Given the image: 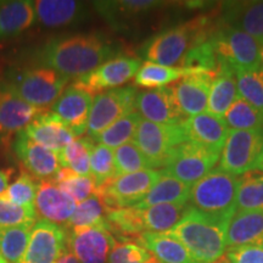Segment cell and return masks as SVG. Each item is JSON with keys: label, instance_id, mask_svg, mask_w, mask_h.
<instances>
[{"label": "cell", "instance_id": "obj_1", "mask_svg": "<svg viewBox=\"0 0 263 263\" xmlns=\"http://www.w3.org/2000/svg\"><path fill=\"white\" fill-rule=\"evenodd\" d=\"M116 42L98 32L74 33L50 38L34 54L37 64L68 78L89 73L108 60L118 58Z\"/></svg>", "mask_w": 263, "mask_h": 263}, {"label": "cell", "instance_id": "obj_2", "mask_svg": "<svg viewBox=\"0 0 263 263\" xmlns=\"http://www.w3.org/2000/svg\"><path fill=\"white\" fill-rule=\"evenodd\" d=\"M218 25L212 16H196L154 35L145 43L141 55L154 64L179 67L185 55L209 41Z\"/></svg>", "mask_w": 263, "mask_h": 263}, {"label": "cell", "instance_id": "obj_3", "mask_svg": "<svg viewBox=\"0 0 263 263\" xmlns=\"http://www.w3.org/2000/svg\"><path fill=\"white\" fill-rule=\"evenodd\" d=\"M229 221L197 211L189 205L183 218L167 234L178 239L196 263H215L227 252Z\"/></svg>", "mask_w": 263, "mask_h": 263}, {"label": "cell", "instance_id": "obj_4", "mask_svg": "<svg viewBox=\"0 0 263 263\" xmlns=\"http://www.w3.org/2000/svg\"><path fill=\"white\" fill-rule=\"evenodd\" d=\"M71 78L41 65L10 68L5 82L22 100L32 106L48 110L67 88Z\"/></svg>", "mask_w": 263, "mask_h": 263}, {"label": "cell", "instance_id": "obj_5", "mask_svg": "<svg viewBox=\"0 0 263 263\" xmlns=\"http://www.w3.org/2000/svg\"><path fill=\"white\" fill-rule=\"evenodd\" d=\"M238 188L239 177L221 168L212 170L193 184L189 205L205 215L230 221L235 215Z\"/></svg>", "mask_w": 263, "mask_h": 263}, {"label": "cell", "instance_id": "obj_6", "mask_svg": "<svg viewBox=\"0 0 263 263\" xmlns=\"http://www.w3.org/2000/svg\"><path fill=\"white\" fill-rule=\"evenodd\" d=\"M218 61L234 71L259 70L262 43L241 29L219 24L210 38Z\"/></svg>", "mask_w": 263, "mask_h": 263}, {"label": "cell", "instance_id": "obj_7", "mask_svg": "<svg viewBox=\"0 0 263 263\" xmlns=\"http://www.w3.org/2000/svg\"><path fill=\"white\" fill-rule=\"evenodd\" d=\"M263 163V130L230 129L219 157L218 168L232 176L261 171Z\"/></svg>", "mask_w": 263, "mask_h": 263}, {"label": "cell", "instance_id": "obj_8", "mask_svg": "<svg viewBox=\"0 0 263 263\" xmlns=\"http://www.w3.org/2000/svg\"><path fill=\"white\" fill-rule=\"evenodd\" d=\"M133 141L157 170L163 168L172 151L186 141V137L182 124H159L141 118Z\"/></svg>", "mask_w": 263, "mask_h": 263}, {"label": "cell", "instance_id": "obj_9", "mask_svg": "<svg viewBox=\"0 0 263 263\" xmlns=\"http://www.w3.org/2000/svg\"><path fill=\"white\" fill-rule=\"evenodd\" d=\"M138 89L134 85L99 93L91 104L87 137L95 141L103 132L132 112H136Z\"/></svg>", "mask_w": 263, "mask_h": 263}, {"label": "cell", "instance_id": "obj_10", "mask_svg": "<svg viewBox=\"0 0 263 263\" xmlns=\"http://www.w3.org/2000/svg\"><path fill=\"white\" fill-rule=\"evenodd\" d=\"M161 176L162 172L157 170H145L117 176L99 186L97 194L101 197L108 212L136 206L149 193Z\"/></svg>", "mask_w": 263, "mask_h": 263}, {"label": "cell", "instance_id": "obj_11", "mask_svg": "<svg viewBox=\"0 0 263 263\" xmlns=\"http://www.w3.org/2000/svg\"><path fill=\"white\" fill-rule=\"evenodd\" d=\"M219 154L186 140L172 151L161 172L193 186L211 172L219 162Z\"/></svg>", "mask_w": 263, "mask_h": 263}, {"label": "cell", "instance_id": "obj_12", "mask_svg": "<svg viewBox=\"0 0 263 263\" xmlns=\"http://www.w3.org/2000/svg\"><path fill=\"white\" fill-rule=\"evenodd\" d=\"M141 66V60L133 57H118L100 65L89 73L74 78L71 84L93 95L94 93L117 89L134 78Z\"/></svg>", "mask_w": 263, "mask_h": 263}, {"label": "cell", "instance_id": "obj_13", "mask_svg": "<svg viewBox=\"0 0 263 263\" xmlns=\"http://www.w3.org/2000/svg\"><path fill=\"white\" fill-rule=\"evenodd\" d=\"M67 230V249L80 263H107L116 239L110 230L100 227L70 228Z\"/></svg>", "mask_w": 263, "mask_h": 263}, {"label": "cell", "instance_id": "obj_14", "mask_svg": "<svg viewBox=\"0 0 263 263\" xmlns=\"http://www.w3.org/2000/svg\"><path fill=\"white\" fill-rule=\"evenodd\" d=\"M66 248L67 230L65 227L41 219L33 226L21 263H57Z\"/></svg>", "mask_w": 263, "mask_h": 263}, {"label": "cell", "instance_id": "obj_15", "mask_svg": "<svg viewBox=\"0 0 263 263\" xmlns=\"http://www.w3.org/2000/svg\"><path fill=\"white\" fill-rule=\"evenodd\" d=\"M12 150L25 171L41 180H51L61 170L58 154L35 143L20 132L15 136Z\"/></svg>", "mask_w": 263, "mask_h": 263}, {"label": "cell", "instance_id": "obj_16", "mask_svg": "<svg viewBox=\"0 0 263 263\" xmlns=\"http://www.w3.org/2000/svg\"><path fill=\"white\" fill-rule=\"evenodd\" d=\"M44 111L48 110L26 103L5 81L0 80V136L3 139L25 130Z\"/></svg>", "mask_w": 263, "mask_h": 263}, {"label": "cell", "instance_id": "obj_17", "mask_svg": "<svg viewBox=\"0 0 263 263\" xmlns=\"http://www.w3.org/2000/svg\"><path fill=\"white\" fill-rule=\"evenodd\" d=\"M91 104L93 95L70 83L52 105L50 111L74 137L80 138L87 132Z\"/></svg>", "mask_w": 263, "mask_h": 263}, {"label": "cell", "instance_id": "obj_18", "mask_svg": "<svg viewBox=\"0 0 263 263\" xmlns=\"http://www.w3.org/2000/svg\"><path fill=\"white\" fill-rule=\"evenodd\" d=\"M136 111L143 120L159 124H182L186 117L180 112L171 87L138 91Z\"/></svg>", "mask_w": 263, "mask_h": 263}, {"label": "cell", "instance_id": "obj_19", "mask_svg": "<svg viewBox=\"0 0 263 263\" xmlns=\"http://www.w3.org/2000/svg\"><path fill=\"white\" fill-rule=\"evenodd\" d=\"M94 8L115 31H126L130 26L145 20L153 12L164 8L166 3L154 0H121L97 2Z\"/></svg>", "mask_w": 263, "mask_h": 263}, {"label": "cell", "instance_id": "obj_20", "mask_svg": "<svg viewBox=\"0 0 263 263\" xmlns=\"http://www.w3.org/2000/svg\"><path fill=\"white\" fill-rule=\"evenodd\" d=\"M217 73L193 71L171 87L180 112L184 116H195L207 108L211 85Z\"/></svg>", "mask_w": 263, "mask_h": 263}, {"label": "cell", "instance_id": "obj_21", "mask_svg": "<svg viewBox=\"0 0 263 263\" xmlns=\"http://www.w3.org/2000/svg\"><path fill=\"white\" fill-rule=\"evenodd\" d=\"M76 201L51 180H39L34 209L42 221L65 227L73 215Z\"/></svg>", "mask_w": 263, "mask_h": 263}, {"label": "cell", "instance_id": "obj_22", "mask_svg": "<svg viewBox=\"0 0 263 263\" xmlns=\"http://www.w3.org/2000/svg\"><path fill=\"white\" fill-rule=\"evenodd\" d=\"M182 127L186 140L221 155L229 134V128L223 118L207 112L200 114L186 117Z\"/></svg>", "mask_w": 263, "mask_h": 263}, {"label": "cell", "instance_id": "obj_23", "mask_svg": "<svg viewBox=\"0 0 263 263\" xmlns=\"http://www.w3.org/2000/svg\"><path fill=\"white\" fill-rule=\"evenodd\" d=\"M22 132L29 139L54 151L58 155L76 139L73 133L51 111H44L39 115Z\"/></svg>", "mask_w": 263, "mask_h": 263}, {"label": "cell", "instance_id": "obj_24", "mask_svg": "<svg viewBox=\"0 0 263 263\" xmlns=\"http://www.w3.org/2000/svg\"><path fill=\"white\" fill-rule=\"evenodd\" d=\"M39 24L47 28H61L80 24L87 16V6L74 0H38L33 2Z\"/></svg>", "mask_w": 263, "mask_h": 263}, {"label": "cell", "instance_id": "obj_25", "mask_svg": "<svg viewBox=\"0 0 263 263\" xmlns=\"http://www.w3.org/2000/svg\"><path fill=\"white\" fill-rule=\"evenodd\" d=\"M256 246L263 249V211L238 212L227 228V249Z\"/></svg>", "mask_w": 263, "mask_h": 263}, {"label": "cell", "instance_id": "obj_26", "mask_svg": "<svg viewBox=\"0 0 263 263\" xmlns=\"http://www.w3.org/2000/svg\"><path fill=\"white\" fill-rule=\"evenodd\" d=\"M35 20L33 2H0V42L18 37L34 25Z\"/></svg>", "mask_w": 263, "mask_h": 263}, {"label": "cell", "instance_id": "obj_27", "mask_svg": "<svg viewBox=\"0 0 263 263\" xmlns=\"http://www.w3.org/2000/svg\"><path fill=\"white\" fill-rule=\"evenodd\" d=\"M138 244L153 254L160 263H196L182 242L167 233H143Z\"/></svg>", "mask_w": 263, "mask_h": 263}, {"label": "cell", "instance_id": "obj_28", "mask_svg": "<svg viewBox=\"0 0 263 263\" xmlns=\"http://www.w3.org/2000/svg\"><path fill=\"white\" fill-rule=\"evenodd\" d=\"M236 98H238V85H236L235 71L230 66L219 62V68L210 89L206 108L207 114L223 118Z\"/></svg>", "mask_w": 263, "mask_h": 263}, {"label": "cell", "instance_id": "obj_29", "mask_svg": "<svg viewBox=\"0 0 263 263\" xmlns=\"http://www.w3.org/2000/svg\"><path fill=\"white\" fill-rule=\"evenodd\" d=\"M224 24L239 28L263 43V2L226 5Z\"/></svg>", "mask_w": 263, "mask_h": 263}, {"label": "cell", "instance_id": "obj_30", "mask_svg": "<svg viewBox=\"0 0 263 263\" xmlns=\"http://www.w3.org/2000/svg\"><path fill=\"white\" fill-rule=\"evenodd\" d=\"M190 189H192V185L189 184L180 182L173 177L162 173L161 178L154 184L149 193L136 206L132 207L141 210L161 205V203L189 202Z\"/></svg>", "mask_w": 263, "mask_h": 263}, {"label": "cell", "instance_id": "obj_31", "mask_svg": "<svg viewBox=\"0 0 263 263\" xmlns=\"http://www.w3.org/2000/svg\"><path fill=\"white\" fill-rule=\"evenodd\" d=\"M188 207L189 202H180L161 203L147 209H139L141 224L145 232L167 233L178 224Z\"/></svg>", "mask_w": 263, "mask_h": 263}, {"label": "cell", "instance_id": "obj_32", "mask_svg": "<svg viewBox=\"0 0 263 263\" xmlns=\"http://www.w3.org/2000/svg\"><path fill=\"white\" fill-rule=\"evenodd\" d=\"M193 71L183 67H171L154 62L145 61L134 76V87L146 88V89H159L173 82L180 81Z\"/></svg>", "mask_w": 263, "mask_h": 263}, {"label": "cell", "instance_id": "obj_33", "mask_svg": "<svg viewBox=\"0 0 263 263\" xmlns=\"http://www.w3.org/2000/svg\"><path fill=\"white\" fill-rule=\"evenodd\" d=\"M263 211V171H250L239 178L235 213Z\"/></svg>", "mask_w": 263, "mask_h": 263}, {"label": "cell", "instance_id": "obj_34", "mask_svg": "<svg viewBox=\"0 0 263 263\" xmlns=\"http://www.w3.org/2000/svg\"><path fill=\"white\" fill-rule=\"evenodd\" d=\"M108 210L97 193L87 200L80 202L76 207L73 215L67 224L66 229L70 228H87V227H100L108 230L107 224Z\"/></svg>", "mask_w": 263, "mask_h": 263}, {"label": "cell", "instance_id": "obj_35", "mask_svg": "<svg viewBox=\"0 0 263 263\" xmlns=\"http://www.w3.org/2000/svg\"><path fill=\"white\" fill-rule=\"evenodd\" d=\"M95 141L88 137H80L68 144L59 154L61 168H68L80 176H90V156Z\"/></svg>", "mask_w": 263, "mask_h": 263}, {"label": "cell", "instance_id": "obj_36", "mask_svg": "<svg viewBox=\"0 0 263 263\" xmlns=\"http://www.w3.org/2000/svg\"><path fill=\"white\" fill-rule=\"evenodd\" d=\"M34 224L0 228V256L8 263H21Z\"/></svg>", "mask_w": 263, "mask_h": 263}, {"label": "cell", "instance_id": "obj_37", "mask_svg": "<svg viewBox=\"0 0 263 263\" xmlns=\"http://www.w3.org/2000/svg\"><path fill=\"white\" fill-rule=\"evenodd\" d=\"M229 130H263V112L238 97L223 116Z\"/></svg>", "mask_w": 263, "mask_h": 263}, {"label": "cell", "instance_id": "obj_38", "mask_svg": "<svg viewBox=\"0 0 263 263\" xmlns=\"http://www.w3.org/2000/svg\"><path fill=\"white\" fill-rule=\"evenodd\" d=\"M51 182L78 203L98 192L97 184L90 176H80L68 168H61Z\"/></svg>", "mask_w": 263, "mask_h": 263}, {"label": "cell", "instance_id": "obj_39", "mask_svg": "<svg viewBox=\"0 0 263 263\" xmlns=\"http://www.w3.org/2000/svg\"><path fill=\"white\" fill-rule=\"evenodd\" d=\"M140 121L141 117L137 111L127 115L106 128L95 141L110 149H117L129 141H133Z\"/></svg>", "mask_w": 263, "mask_h": 263}, {"label": "cell", "instance_id": "obj_40", "mask_svg": "<svg viewBox=\"0 0 263 263\" xmlns=\"http://www.w3.org/2000/svg\"><path fill=\"white\" fill-rule=\"evenodd\" d=\"M114 163L116 177L145 170H154L149 160L143 155L134 141H129L114 151Z\"/></svg>", "mask_w": 263, "mask_h": 263}, {"label": "cell", "instance_id": "obj_41", "mask_svg": "<svg viewBox=\"0 0 263 263\" xmlns=\"http://www.w3.org/2000/svg\"><path fill=\"white\" fill-rule=\"evenodd\" d=\"M38 184L39 179L24 170L14 183L9 184L0 197L18 206H34Z\"/></svg>", "mask_w": 263, "mask_h": 263}, {"label": "cell", "instance_id": "obj_42", "mask_svg": "<svg viewBox=\"0 0 263 263\" xmlns=\"http://www.w3.org/2000/svg\"><path fill=\"white\" fill-rule=\"evenodd\" d=\"M238 93L263 112V73L261 70L235 71Z\"/></svg>", "mask_w": 263, "mask_h": 263}, {"label": "cell", "instance_id": "obj_43", "mask_svg": "<svg viewBox=\"0 0 263 263\" xmlns=\"http://www.w3.org/2000/svg\"><path fill=\"white\" fill-rule=\"evenodd\" d=\"M179 67L188 68L190 71L217 73L219 68V61L210 39L202 43V44H199L195 48H193L185 55Z\"/></svg>", "mask_w": 263, "mask_h": 263}, {"label": "cell", "instance_id": "obj_44", "mask_svg": "<svg viewBox=\"0 0 263 263\" xmlns=\"http://www.w3.org/2000/svg\"><path fill=\"white\" fill-rule=\"evenodd\" d=\"M90 177L98 188L116 177L112 149L101 144L94 146L90 156Z\"/></svg>", "mask_w": 263, "mask_h": 263}, {"label": "cell", "instance_id": "obj_45", "mask_svg": "<svg viewBox=\"0 0 263 263\" xmlns=\"http://www.w3.org/2000/svg\"><path fill=\"white\" fill-rule=\"evenodd\" d=\"M107 263H160L137 241L130 240H120L116 241L111 251Z\"/></svg>", "mask_w": 263, "mask_h": 263}, {"label": "cell", "instance_id": "obj_46", "mask_svg": "<svg viewBox=\"0 0 263 263\" xmlns=\"http://www.w3.org/2000/svg\"><path fill=\"white\" fill-rule=\"evenodd\" d=\"M34 206H18L0 197V228L35 224Z\"/></svg>", "mask_w": 263, "mask_h": 263}, {"label": "cell", "instance_id": "obj_47", "mask_svg": "<svg viewBox=\"0 0 263 263\" xmlns=\"http://www.w3.org/2000/svg\"><path fill=\"white\" fill-rule=\"evenodd\" d=\"M226 259L229 263H263V249L256 246H236L227 249Z\"/></svg>", "mask_w": 263, "mask_h": 263}, {"label": "cell", "instance_id": "obj_48", "mask_svg": "<svg viewBox=\"0 0 263 263\" xmlns=\"http://www.w3.org/2000/svg\"><path fill=\"white\" fill-rule=\"evenodd\" d=\"M14 171L12 170H2L0 168V196L4 194V192L8 188L9 180L11 178V174Z\"/></svg>", "mask_w": 263, "mask_h": 263}, {"label": "cell", "instance_id": "obj_49", "mask_svg": "<svg viewBox=\"0 0 263 263\" xmlns=\"http://www.w3.org/2000/svg\"><path fill=\"white\" fill-rule=\"evenodd\" d=\"M57 263H80V261H78L77 257L72 254L70 250L66 248L60 257H59Z\"/></svg>", "mask_w": 263, "mask_h": 263}, {"label": "cell", "instance_id": "obj_50", "mask_svg": "<svg viewBox=\"0 0 263 263\" xmlns=\"http://www.w3.org/2000/svg\"><path fill=\"white\" fill-rule=\"evenodd\" d=\"M259 68H261V71L263 73V43L261 45V52H259Z\"/></svg>", "mask_w": 263, "mask_h": 263}, {"label": "cell", "instance_id": "obj_51", "mask_svg": "<svg viewBox=\"0 0 263 263\" xmlns=\"http://www.w3.org/2000/svg\"><path fill=\"white\" fill-rule=\"evenodd\" d=\"M215 263H229V262L227 261L226 258H221V259H219V261H217V262H215Z\"/></svg>", "mask_w": 263, "mask_h": 263}, {"label": "cell", "instance_id": "obj_52", "mask_svg": "<svg viewBox=\"0 0 263 263\" xmlns=\"http://www.w3.org/2000/svg\"><path fill=\"white\" fill-rule=\"evenodd\" d=\"M0 263H8V262H6V261H5V259H4V258H3V257H2V256H0Z\"/></svg>", "mask_w": 263, "mask_h": 263}, {"label": "cell", "instance_id": "obj_53", "mask_svg": "<svg viewBox=\"0 0 263 263\" xmlns=\"http://www.w3.org/2000/svg\"><path fill=\"white\" fill-rule=\"evenodd\" d=\"M2 141H4V139H3L2 136H0V143H2Z\"/></svg>", "mask_w": 263, "mask_h": 263}]
</instances>
